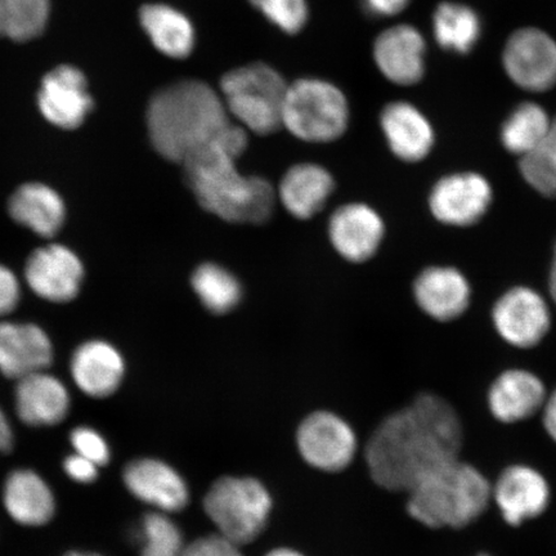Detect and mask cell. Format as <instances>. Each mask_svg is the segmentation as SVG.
<instances>
[{"mask_svg":"<svg viewBox=\"0 0 556 556\" xmlns=\"http://www.w3.org/2000/svg\"><path fill=\"white\" fill-rule=\"evenodd\" d=\"M462 444L455 409L437 395L424 394L380 424L365 456L382 489L408 492L430 472L457 460Z\"/></svg>","mask_w":556,"mask_h":556,"instance_id":"1","label":"cell"},{"mask_svg":"<svg viewBox=\"0 0 556 556\" xmlns=\"http://www.w3.org/2000/svg\"><path fill=\"white\" fill-rule=\"evenodd\" d=\"M248 143V130L231 122L184 164L187 185L199 205L228 224H264L273 217L278 201L266 178L239 170L238 160Z\"/></svg>","mask_w":556,"mask_h":556,"instance_id":"2","label":"cell"},{"mask_svg":"<svg viewBox=\"0 0 556 556\" xmlns=\"http://www.w3.org/2000/svg\"><path fill=\"white\" fill-rule=\"evenodd\" d=\"M146 122L159 155L182 165L231 123L222 96L200 80H182L159 90L149 103Z\"/></svg>","mask_w":556,"mask_h":556,"instance_id":"3","label":"cell"},{"mask_svg":"<svg viewBox=\"0 0 556 556\" xmlns=\"http://www.w3.org/2000/svg\"><path fill=\"white\" fill-rule=\"evenodd\" d=\"M490 498L491 485L482 472L457 458L408 491L407 510L430 528H463L482 516Z\"/></svg>","mask_w":556,"mask_h":556,"instance_id":"4","label":"cell"},{"mask_svg":"<svg viewBox=\"0 0 556 556\" xmlns=\"http://www.w3.org/2000/svg\"><path fill=\"white\" fill-rule=\"evenodd\" d=\"M289 86L281 74L266 64L241 66L220 81V96L229 115L242 128L268 136L282 127V111Z\"/></svg>","mask_w":556,"mask_h":556,"instance_id":"5","label":"cell"},{"mask_svg":"<svg viewBox=\"0 0 556 556\" xmlns=\"http://www.w3.org/2000/svg\"><path fill=\"white\" fill-rule=\"evenodd\" d=\"M273 507L267 486L250 477H222L204 497V510L217 533L240 546L261 536Z\"/></svg>","mask_w":556,"mask_h":556,"instance_id":"6","label":"cell"},{"mask_svg":"<svg viewBox=\"0 0 556 556\" xmlns=\"http://www.w3.org/2000/svg\"><path fill=\"white\" fill-rule=\"evenodd\" d=\"M350 106L344 93L329 81L299 79L289 86L282 127L308 143H329L345 134Z\"/></svg>","mask_w":556,"mask_h":556,"instance_id":"7","label":"cell"},{"mask_svg":"<svg viewBox=\"0 0 556 556\" xmlns=\"http://www.w3.org/2000/svg\"><path fill=\"white\" fill-rule=\"evenodd\" d=\"M502 65L513 85L547 92L556 86V39L539 27H521L505 41Z\"/></svg>","mask_w":556,"mask_h":556,"instance_id":"8","label":"cell"},{"mask_svg":"<svg viewBox=\"0 0 556 556\" xmlns=\"http://www.w3.org/2000/svg\"><path fill=\"white\" fill-rule=\"evenodd\" d=\"M296 446L303 460L319 471L338 472L350 467L358 441L351 424L331 412H316L301 422Z\"/></svg>","mask_w":556,"mask_h":556,"instance_id":"9","label":"cell"},{"mask_svg":"<svg viewBox=\"0 0 556 556\" xmlns=\"http://www.w3.org/2000/svg\"><path fill=\"white\" fill-rule=\"evenodd\" d=\"M25 280L39 298L67 303L78 296L85 267L72 249L52 243L35 250L26 262Z\"/></svg>","mask_w":556,"mask_h":556,"instance_id":"10","label":"cell"},{"mask_svg":"<svg viewBox=\"0 0 556 556\" xmlns=\"http://www.w3.org/2000/svg\"><path fill=\"white\" fill-rule=\"evenodd\" d=\"M492 203L489 180L477 173H456L434 185L429 207L444 225L468 227L484 217Z\"/></svg>","mask_w":556,"mask_h":556,"instance_id":"11","label":"cell"},{"mask_svg":"<svg viewBox=\"0 0 556 556\" xmlns=\"http://www.w3.org/2000/svg\"><path fill=\"white\" fill-rule=\"evenodd\" d=\"M38 108L54 127L66 130L79 128L93 109L85 73L70 65L53 68L41 80Z\"/></svg>","mask_w":556,"mask_h":556,"instance_id":"12","label":"cell"},{"mask_svg":"<svg viewBox=\"0 0 556 556\" xmlns=\"http://www.w3.org/2000/svg\"><path fill=\"white\" fill-rule=\"evenodd\" d=\"M328 233L331 247L340 258L361 264L372 260L379 252L386 225L372 206L348 203L331 214Z\"/></svg>","mask_w":556,"mask_h":556,"instance_id":"13","label":"cell"},{"mask_svg":"<svg viewBox=\"0 0 556 556\" xmlns=\"http://www.w3.org/2000/svg\"><path fill=\"white\" fill-rule=\"evenodd\" d=\"M500 336L514 346L532 348L551 329V311L536 291L514 288L498 299L492 313Z\"/></svg>","mask_w":556,"mask_h":556,"instance_id":"14","label":"cell"},{"mask_svg":"<svg viewBox=\"0 0 556 556\" xmlns=\"http://www.w3.org/2000/svg\"><path fill=\"white\" fill-rule=\"evenodd\" d=\"M427 41L412 25H395L382 31L374 45L379 72L393 85L409 87L427 73Z\"/></svg>","mask_w":556,"mask_h":556,"instance_id":"15","label":"cell"},{"mask_svg":"<svg viewBox=\"0 0 556 556\" xmlns=\"http://www.w3.org/2000/svg\"><path fill=\"white\" fill-rule=\"evenodd\" d=\"M123 481L139 502L154 511L173 514L190 503V489L185 478L168 463L157 458H138L125 467Z\"/></svg>","mask_w":556,"mask_h":556,"instance_id":"16","label":"cell"},{"mask_svg":"<svg viewBox=\"0 0 556 556\" xmlns=\"http://www.w3.org/2000/svg\"><path fill=\"white\" fill-rule=\"evenodd\" d=\"M380 127L389 150L405 163H419L432 152L435 131L432 123L415 104L388 103L381 111Z\"/></svg>","mask_w":556,"mask_h":556,"instance_id":"17","label":"cell"},{"mask_svg":"<svg viewBox=\"0 0 556 556\" xmlns=\"http://www.w3.org/2000/svg\"><path fill=\"white\" fill-rule=\"evenodd\" d=\"M53 361L48 333L34 324L0 323V372L23 379L46 371Z\"/></svg>","mask_w":556,"mask_h":556,"instance_id":"18","label":"cell"},{"mask_svg":"<svg viewBox=\"0 0 556 556\" xmlns=\"http://www.w3.org/2000/svg\"><path fill=\"white\" fill-rule=\"evenodd\" d=\"M493 496L507 523L519 526L546 510L551 490L539 471L514 465L500 476Z\"/></svg>","mask_w":556,"mask_h":556,"instance_id":"19","label":"cell"},{"mask_svg":"<svg viewBox=\"0 0 556 556\" xmlns=\"http://www.w3.org/2000/svg\"><path fill=\"white\" fill-rule=\"evenodd\" d=\"M336 187V179L324 166L296 164L283 174L277 200L291 217L308 220L324 211Z\"/></svg>","mask_w":556,"mask_h":556,"instance_id":"20","label":"cell"},{"mask_svg":"<svg viewBox=\"0 0 556 556\" xmlns=\"http://www.w3.org/2000/svg\"><path fill=\"white\" fill-rule=\"evenodd\" d=\"M70 370L83 393L92 399H106L119 389L125 363L114 345L103 340H90L74 352Z\"/></svg>","mask_w":556,"mask_h":556,"instance_id":"21","label":"cell"},{"mask_svg":"<svg viewBox=\"0 0 556 556\" xmlns=\"http://www.w3.org/2000/svg\"><path fill=\"white\" fill-rule=\"evenodd\" d=\"M414 296L422 312L444 323L468 309L471 290L467 278L457 269L430 267L416 277Z\"/></svg>","mask_w":556,"mask_h":556,"instance_id":"22","label":"cell"},{"mask_svg":"<svg viewBox=\"0 0 556 556\" xmlns=\"http://www.w3.org/2000/svg\"><path fill=\"white\" fill-rule=\"evenodd\" d=\"M16 413L30 427H53L70 412V394L64 382L47 371L17 380Z\"/></svg>","mask_w":556,"mask_h":556,"instance_id":"23","label":"cell"},{"mask_svg":"<svg viewBox=\"0 0 556 556\" xmlns=\"http://www.w3.org/2000/svg\"><path fill=\"white\" fill-rule=\"evenodd\" d=\"M545 387L542 381L525 370L506 371L493 381L489 406L493 416L503 422H518L544 406Z\"/></svg>","mask_w":556,"mask_h":556,"instance_id":"24","label":"cell"},{"mask_svg":"<svg viewBox=\"0 0 556 556\" xmlns=\"http://www.w3.org/2000/svg\"><path fill=\"white\" fill-rule=\"evenodd\" d=\"M3 504L16 523L26 527L45 526L54 516V496L37 472L18 469L10 472L3 486Z\"/></svg>","mask_w":556,"mask_h":556,"instance_id":"25","label":"cell"},{"mask_svg":"<svg viewBox=\"0 0 556 556\" xmlns=\"http://www.w3.org/2000/svg\"><path fill=\"white\" fill-rule=\"evenodd\" d=\"M10 214L20 226L40 238H53L66 218L64 200L50 186L27 184L10 199Z\"/></svg>","mask_w":556,"mask_h":556,"instance_id":"26","label":"cell"},{"mask_svg":"<svg viewBox=\"0 0 556 556\" xmlns=\"http://www.w3.org/2000/svg\"><path fill=\"white\" fill-rule=\"evenodd\" d=\"M139 23L152 46L174 60H184L194 50L197 33L185 13L168 4H146L139 10Z\"/></svg>","mask_w":556,"mask_h":556,"instance_id":"27","label":"cell"},{"mask_svg":"<svg viewBox=\"0 0 556 556\" xmlns=\"http://www.w3.org/2000/svg\"><path fill=\"white\" fill-rule=\"evenodd\" d=\"M432 29L435 43L443 51L467 55L482 39L483 21L472 7L446 0L434 10Z\"/></svg>","mask_w":556,"mask_h":556,"instance_id":"28","label":"cell"},{"mask_svg":"<svg viewBox=\"0 0 556 556\" xmlns=\"http://www.w3.org/2000/svg\"><path fill=\"white\" fill-rule=\"evenodd\" d=\"M553 119L538 102L526 101L514 108L500 129L506 151L523 156L547 141Z\"/></svg>","mask_w":556,"mask_h":556,"instance_id":"29","label":"cell"},{"mask_svg":"<svg viewBox=\"0 0 556 556\" xmlns=\"http://www.w3.org/2000/svg\"><path fill=\"white\" fill-rule=\"evenodd\" d=\"M191 288L203 307L215 316H225L239 307L242 285L238 276L218 263L205 262L194 268Z\"/></svg>","mask_w":556,"mask_h":556,"instance_id":"30","label":"cell"},{"mask_svg":"<svg viewBox=\"0 0 556 556\" xmlns=\"http://www.w3.org/2000/svg\"><path fill=\"white\" fill-rule=\"evenodd\" d=\"M50 0H0V38L24 43L43 34Z\"/></svg>","mask_w":556,"mask_h":556,"instance_id":"31","label":"cell"},{"mask_svg":"<svg viewBox=\"0 0 556 556\" xmlns=\"http://www.w3.org/2000/svg\"><path fill=\"white\" fill-rule=\"evenodd\" d=\"M139 536L142 540L141 556H182V531L169 514L152 511L144 516Z\"/></svg>","mask_w":556,"mask_h":556,"instance_id":"32","label":"cell"},{"mask_svg":"<svg viewBox=\"0 0 556 556\" xmlns=\"http://www.w3.org/2000/svg\"><path fill=\"white\" fill-rule=\"evenodd\" d=\"M519 169L526 182L542 197L556 198V149L548 139L520 156Z\"/></svg>","mask_w":556,"mask_h":556,"instance_id":"33","label":"cell"},{"mask_svg":"<svg viewBox=\"0 0 556 556\" xmlns=\"http://www.w3.org/2000/svg\"><path fill=\"white\" fill-rule=\"evenodd\" d=\"M269 23L287 34H296L308 21L305 0H249Z\"/></svg>","mask_w":556,"mask_h":556,"instance_id":"34","label":"cell"},{"mask_svg":"<svg viewBox=\"0 0 556 556\" xmlns=\"http://www.w3.org/2000/svg\"><path fill=\"white\" fill-rule=\"evenodd\" d=\"M76 454L88 458L97 467H103L110 462V447L104 438L97 430L89 427H79L70 434Z\"/></svg>","mask_w":556,"mask_h":556,"instance_id":"35","label":"cell"},{"mask_svg":"<svg viewBox=\"0 0 556 556\" xmlns=\"http://www.w3.org/2000/svg\"><path fill=\"white\" fill-rule=\"evenodd\" d=\"M182 556H243V553L240 545L214 533L186 545Z\"/></svg>","mask_w":556,"mask_h":556,"instance_id":"36","label":"cell"},{"mask_svg":"<svg viewBox=\"0 0 556 556\" xmlns=\"http://www.w3.org/2000/svg\"><path fill=\"white\" fill-rule=\"evenodd\" d=\"M21 298L18 278L13 270L0 264V317L15 311Z\"/></svg>","mask_w":556,"mask_h":556,"instance_id":"37","label":"cell"},{"mask_svg":"<svg viewBox=\"0 0 556 556\" xmlns=\"http://www.w3.org/2000/svg\"><path fill=\"white\" fill-rule=\"evenodd\" d=\"M64 469L73 481L81 484L93 483L97 477H99V467L78 454L66 458Z\"/></svg>","mask_w":556,"mask_h":556,"instance_id":"38","label":"cell"},{"mask_svg":"<svg viewBox=\"0 0 556 556\" xmlns=\"http://www.w3.org/2000/svg\"><path fill=\"white\" fill-rule=\"evenodd\" d=\"M368 15L378 18L399 16L405 11L412 0H363Z\"/></svg>","mask_w":556,"mask_h":556,"instance_id":"39","label":"cell"},{"mask_svg":"<svg viewBox=\"0 0 556 556\" xmlns=\"http://www.w3.org/2000/svg\"><path fill=\"white\" fill-rule=\"evenodd\" d=\"M13 432L9 419H7L3 409L0 408V452L9 454L13 448Z\"/></svg>","mask_w":556,"mask_h":556,"instance_id":"40","label":"cell"},{"mask_svg":"<svg viewBox=\"0 0 556 556\" xmlns=\"http://www.w3.org/2000/svg\"><path fill=\"white\" fill-rule=\"evenodd\" d=\"M544 426L548 435L556 442V391L545 402Z\"/></svg>","mask_w":556,"mask_h":556,"instance_id":"41","label":"cell"},{"mask_svg":"<svg viewBox=\"0 0 556 556\" xmlns=\"http://www.w3.org/2000/svg\"><path fill=\"white\" fill-rule=\"evenodd\" d=\"M264 556H305L301 552L291 547H276Z\"/></svg>","mask_w":556,"mask_h":556,"instance_id":"42","label":"cell"},{"mask_svg":"<svg viewBox=\"0 0 556 556\" xmlns=\"http://www.w3.org/2000/svg\"><path fill=\"white\" fill-rule=\"evenodd\" d=\"M548 287H551V293L556 302V255H554V262L551 270V278H548Z\"/></svg>","mask_w":556,"mask_h":556,"instance_id":"43","label":"cell"},{"mask_svg":"<svg viewBox=\"0 0 556 556\" xmlns=\"http://www.w3.org/2000/svg\"><path fill=\"white\" fill-rule=\"evenodd\" d=\"M547 139L556 149V119L553 121L551 136Z\"/></svg>","mask_w":556,"mask_h":556,"instance_id":"44","label":"cell"},{"mask_svg":"<svg viewBox=\"0 0 556 556\" xmlns=\"http://www.w3.org/2000/svg\"><path fill=\"white\" fill-rule=\"evenodd\" d=\"M65 556H102L96 553H86V552H72L66 554Z\"/></svg>","mask_w":556,"mask_h":556,"instance_id":"45","label":"cell"},{"mask_svg":"<svg viewBox=\"0 0 556 556\" xmlns=\"http://www.w3.org/2000/svg\"><path fill=\"white\" fill-rule=\"evenodd\" d=\"M555 255H556V247H555Z\"/></svg>","mask_w":556,"mask_h":556,"instance_id":"46","label":"cell"},{"mask_svg":"<svg viewBox=\"0 0 556 556\" xmlns=\"http://www.w3.org/2000/svg\"><path fill=\"white\" fill-rule=\"evenodd\" d=\"M481 556H489V555H481Z\"/></svg>","mask_w":556,"mask_h":556,"instance_id":"47","label":"cell"}]
</instances>
